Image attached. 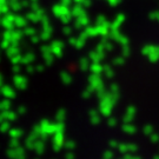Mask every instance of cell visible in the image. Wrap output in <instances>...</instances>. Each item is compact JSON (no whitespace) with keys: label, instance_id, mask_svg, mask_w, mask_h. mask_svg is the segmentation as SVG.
Segmentation results:
<instances>
[{"label":"cell","instance_id":"6da1fadb","mask_svg":"<svg viewBox=\"0 0 159 159\" xmlns=\"http://www.w3.org/2000/svg\"><path fill=\"white\" fill-rule=\"evenodd\" d=\"M0 92H1L2 96L5 97V98H7V99L14 98V96H16V93L13 92V90H12L11 87H8V86H2L1 90H0Z\"/></svg>","mask_w":159,"mask_h":159},{"label":"cell","instance_id":"7a4b0ae2","mask_svg":"<svg viewBox=\"0 0 159 159\" xmlns=\"http://www.w3.org/2000/svg\"><path fill=\"white\" fill-rule=\"evenodd\" d=\"M10 129H11V125H10L8 120H5V121H2V123L0 124V132H2V133L8 132Z\"/></svg>","mask_w":159,"mask_h":159},{"label":"cell","instance_id":"3957f363","mask_svg":"<svg viewBox=\"0 0 159 159\" xmlns=\"http://www.w3.org/2000/svg\"><path fill=\"white\" fill-rule=\"evenodd\" d=\"M10 107H11V102L7 98H6V100L0 102V112L1 111H6V110H8Z\"/></svg>","mask_w":159,"mask_h":159},{"label":"cell","instance_id":"277c9868","mask_svg":"<svg viewBox=\"0 0 159 159\" xmlns=\"http://www.w3.org/2000/svg\"><path fill=\"white\" fill-rule=\"evenodd\" d=\"M21 134V131L18 130V129H12V130H10V136L12 137V138H17V137H19Z\"/></svg>","mask_w":159,"mask_h":159},{"label":"cell","instance_id":"5b68a950","mask_svg":"<svg viewBox=\"0 0 159 159\" xmlns=\"http://www.w3.org/2000/svg\"><path fill=\"white\" fill-rule=\"evenodd\" d=\"M18 144H19V142H18L17 138H12L11 142H10V146H11V148H17Z\"/></svg>","mask_w":159,"mask_h":159},{"label":"cell","instance_id":"8992f818","mask_svg":"<svg viewBox=\"0 0 159 159\" xmlns=\"http://www.w3.org/2000/svg\"><path fill=\"white\" fill-rule=\"evenodd\" d=\"M19 112H20V113H23V112H24V107H20V108H19Z\"/></svg>","mask_w":159,"mask_h":159}]
</instances>
